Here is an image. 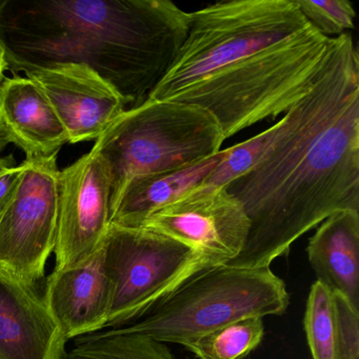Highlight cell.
<instances>
[{
	"mask_svg": "<svg viewBox=\"0 0 359 359\" xmlns=\"http://www.w3.org/2000/svg\"><path fill=\"white\" fill-rule=\"evenodd\" d=\"M333 39L312 25L187 86L167 100L209 111L224 138L285 114L312 89Z\"/></svg>",
	"mask_w": 359,
	"mask_h": 359,
	"instance_id": "3",
	"label": "cell"
},
{
	"mask_svg": "<svg viewBox=\"0 0 359 359\" xmlns=\"http://www.w3.org/2000/svg\"><path fill=\"white\" fill-rule=\"evenodd\" d=\"M0 126L10 144L27 158L57 154L68 136L43 91L28 77L14 76L0 83Z\"/></svg>",
	"mask_w": 359,
	"mask_h": 359,
	"instance_id": "14",
	"label": "cell"
},
{
	"mask_svg": "<svg viewBox=\"0 0 359 359\" xmlns=\"http://www.w3.org/2000/svg\"><path fill=\"white\" fill-rule=\"evenodd\" d=\"M335 309L334 359H359V311L341 294L333 292Z\"/></svg>",
	"mask_w": 359,
	"mask_h": 359,
	"instance_id": "22",
	"label": "cell"
},
{
	"mask_svg": "<svg viewBox=\"0 0 359 359\" xmlns=\"http://www.w3.org/2000/svg\"><path fill=\"white\" fill-rule=\"evenodd\" d=\"M304 323L312 359H334L336 321L333 292L319 281L311 287Z\"/></svg>",
	"mask_w": 359,
	"mask_h": 359,
	"instance_id": "20",
	"label": "cell"
},
{
	"mask_svg": "<svg viewBox=\"0 0 359 359\" xmlns=\"http://www.w3.org/2000/svg\"><path fill=\"white\" fill-rule=\"evenodd\" d=\"M295 0H231L191 13L186 39L147 100H167L187 86L310 26Z\"/></svg>",
	"mask_w": 359,
	"mask_h": 359,
	"instance_id": "6",
	"label": "cell"
},
{
	"mask_svg": "<svg viewBox=\"0 0 359 359\" xmlns=\"http://www.w3.org/2000/svg\"><path fill=\"white\" fill-rule=\"evenodd\" d=\"M306 20L325 36L334 39L354 29L355 14L348 0H295Z\"/></svg>",
	"mask_w": 359,
	"mask_h": 359,
	"instance_id": "21",
	"label": "cell"
},
{
	"mask_svg": "<svg viewBox=\"0 0 359 359\" xmlns=\"http://www.w3.org/2000/svg\"><path fill=\"white\" fill-rule=\"evenodd\" d=\"M190 22L169 0H0V45L14 76L85 65L130 110L163 81Z\"/></svg>",
	"mask_w": 359,
	"mask_h": 359,
	"instance_id": "2",
	"label": "cell"
},
{
	"mask_svg": "<svg viewBox=\"0 0 359 359\" xmlns=\"http://www.w3.org/2000/svg\"><path fill=\"white\" fill-rule=\"evenodd\" d=\"M292 121L291 111H287L283 118L273 127L253 136L241 144L224 150V157L217 167L208 176L203 184L224 186L253 167L273 144H276L290 128Z\"/></svg>",
	"mask_w": 359,
	"mask_h": 359,
	"instance_id": "19",
	"label": "cell"
},
{
	"mask_svg": "<svg viewBox=\"0 0 359 359\" xmlns=\"http://www.w3.org/2000/svg\"><path fill=\"white\" fill-rule=\"evenodd\" d=\"M26 76L47 96L69 144L97 140L127 110L118 92L85 65H53Z\"/></svg>",
	"mask_w": 359,
	"mask_h": 359,
	"instance_id": "11",
	"label": "cell"
},
{
	"mask_svg": "<svg viewBox=\"0 0 359 359\" xmlns=\"http://www.w3.org/2000/svg\"><path fill=\"white\" fill-rule=\"evenodd\" d=\"M138 228L171 237L224 264L245 248L250 220L226 187L201 184L153 212Z\"/></svg>",
	"mask_w": 359,
	"mask_h": 359,
	"instance_id": "9",
	"label": "cell"
},
{
	"mask_svg": "<svg viewBox=\"0 0 359 359\" xmlns=\"http://www.w3.org/2000/svg\"><path fill=\"white\" fill-rule=\"evenodd\" d=\"M43 299L67 340L106 327L111 291L102 243L85 262L54 270L48 278Z\"/></svg>",
	"mask_w": 359,
	"mask_h": 359,
	"instance_id": "12",
	"label": "cell"
},
{
	"mask_svg": "<svg viewBox=\"0 0 359 359\" xmlns=\"http://www.w3.org/2000/svg\"><path fill=\"white\" fill-rule=\"evenodd\" d=\"M66 341L34 287L0 272V359H64Z\"/></svg>",
	"mask_w": 359,
	"mask_h": 359,
	"instance_id": "13",
	"label": "cell"
},
{
	"mask_svg": "<svg viewBox=\"0 0 359 359\" xmlns=\"http://www.w3.org/2000/svg\"><path fill=\"white\" fill-rule=\"evenodd\" d=\"M24 171V163L0 172V215L5 211L15 194Z\"/></svg>",
	"mask_w": 359,
	"mask_h": 359,
	"instance_id": "23",
	"label": "cell"
},
{
	"mask_svg": "<svg viewBox=\"0 0 359 359\" xmlns=\"http://www.w3.org/2000/svg\"><path fill=\"white\" fill-rule=\"evenodd\" d=\"M290 111L285 135L226 186L250 220L226 266L270 268L329 216L359 211V57L348 33L334 37L316 83Z\"/></svg>",
	"mask_w": 359,
	"mask_h": 359,
	"instance_id": "1",
	"label": "cell"
},
{
	"mask_svg": "<svg viewBox=\"0 0 359 359\" xmlns=\"http://www.w3.org/2000/svg\"><path fill=\"white\" fill-rule=\"evenodd\" d=\"M110 173L95 151L60 172L54 270L76 266L97 251L110 226Z\"/></svg>",
	"mask_w": 359,
	"mask_h": 359,
	"instance_id": "10",
	"label": "cell"
},
{
	"mask_svg": "<svg viewBox=\"0 0 359 359\" xmlns=\"http://www.w3.org/2000/svg\"><path fill=\"white\" fill-rule=\"evenodd\" d=\"M264 335L260 317H247L213 330L186 346L199 359H243L253 352Z\"/></svg>",
	"mask_w": 359,
	"mask_h": 359,
	"instance_id": "18",
	"label": "cell"
},
{
	"mask_svg": "<svg viewBox=\"0 0 359 359\" xmlns=\"http://www.w3.org/2000/svg\"><path fill=\"white\" fill-rule=\"evenodd\" d=\"M290 304L285 281L269 266H210L182 283L142 320L119 329L187 346L247 317L283 315Z\"/></svg>",
	"mask_w": 359,
	"mask_h": 359,
	"instance_id": "5",
	"label": "cell"
},
{
	"mask_svg": "<svg viewBox=\"0 0 359 359\" xmlns=\"http://www.w3.org/2000/svg\"><path fill=\"white\" fill-rule=\"evenodd\" d=\"M64 359H175L163 342L119 327L81 336Z\"/></svg>",
	"mask_w": 359,
	"mask_h": 359,
	"instance_id": "17",
	"label": "cell"
},
{
	"mask_svg": "<svg viewBox=\"0 0 359 359\" xmlns=\"http://www.w3.org/2000/svg\"><path fill=\"white\" fill-rule=\"evenodd\" d=\"M57 154L26 158L13 198L0 215V272L34 287L54 251L60 215Z\"/></svg>",
	"mask_w": 359,
	"mask_h": 359,
	"instance_id": "8",
	"label": "cell"
},
{
	"mask_svg": "<svg viewBox=\"0 0 359 359\" xmlns=\"http://www.w3.org/2000/svg\"><path fill=\"white\" fill-rule=\"evenodd\" d=\"M222 157L224 150L184 169L134 177L111 209L110 224L138 228L153 212L203 184Z\"/></svg>",
	"mask_w": 359,
	"mask_h": 359,
	"instance_id": "16",
	"label": "cell"
},
{
	"mask_svg": "<svg viewBox=\"0 0 359 359\" xmlns=\"http://www.w3.org/2000/svg\"><path fill=\"white\" fill-rule=\"evenodd\" d=\"M309 262L317 281L359 311V211H339L309 239Z\"/></svg>",
	"mask_w": 359,
	"mask_h": 359,
	"instance_id": "15",
	"label": "cell"
},
{
	"mask_svg": "<svg viewBox=\"0 0 359 359\" xmlns=\"http://www.w3.org/2000/svg\"><path fill=\"white\" fill-rule=\"evenodd\" d=\"M10 144L9 140H8L7 134H6L5 130L0 126V172L4 170L8 169V168L14 167L16 165L15 158L13 155H9V156L3 157L1 153L5 150L6 147Z\"/></svg>",
	"mask_w": 359,
	"mask_h": 359,
	"instance_id": "24",
	"label": "cell"
},
{
	"mask_svg": "<svg viewBox=\"0 0 359 359\" xmlns=\"http://www.w3.org/2000/svg\"><path fill=\"white\" fill-rule=\"evenodd\" d=\"M8 70L7 60H6L5 50L0 45V83L5 79V72Z\"/></svg>",
	"mask_w": 359,
	"mask_h": 359,
	"instance_id": "25",
	"label": "cell"
},
{
	"mask_svg": "<svg viewBox=\"0 0 359 359\" xmlns=\"http://www.w3.org/2000/svg\"><path fill=\"white\" fill-rule=\"evenodd\" d=\"M224 142L219 123L201 107L146 100L126 110L92 150L108 167L112 209L134 177L190 167L217 154Z\"/></svg>",
	"mask_w": 359,
	"mask_h": 359,
	"instance_id": "4",
	"label": "cell"
},
{
	"mask_svg": "<svg viewBox=\"0 0 359 359\" xmlns=\"http://www.w3.org/2000/svg\"><path fill=\"white\" fill-rule=\"evenodd\" d=\"M102 249L111 291L107 327L144 317L191 277L218 266L196 250L146 228L110 224Z\"/></svg>",
	"mask_w": 359,
	"mask_h": 359,
	"instance_id": "7",
	"label": "cell"
}]
</instances>
